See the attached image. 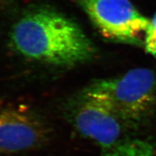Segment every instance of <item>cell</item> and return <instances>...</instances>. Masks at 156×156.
Returning a JSON list of instances; mask_svg holds the SVG:
<instances>
[{
    "label": "cell",
    "instance_id": "cell-1",
    "mask_svg": "<svg viewBox=\"0 0 156 156\" xmlns=\"http://www.w3.org/2000/svg\"><path fill=\"white\" fill-rule=\"evenodd\" d=\"M9 41L23 57L54 67H76L96 54L93 42L77 23L48 7L24 13L12 27Z\"/></svg>",
    "mask_w": 156,
    "mask_h": 156
},
{
    "label": "cell",
    "instance_id": "cell-2",
    "mask_svg": "<svg viewBox=\"0 0 156 156\" xmlns=\"http://www.w3.org/2000/svg\"><path fill=\"white\" fill-rule=\"evenodd\" d=\"M103 93L128 131L145 127L156 116V72L132 69L90 83Z\"/></svg>",
    "mask_w": 156,
    "mask_h": 156
},
{
    "label": "cell",
    "instance_id": "cell-3",
    "mask_svg": "<svg viewBox=\"0 0 156 156\" xmlns=\"http://www.w3.org/2000/svg\"><path fill=\"white\" fill-rule=\"evenodd\" d=\"M69 113L77 131L101 151L112 147L128 136V130L107 98L90 84L76 95Z\"/></svg>",
    "mask_w": 156,
    "mask_h": 156
},
{
    "label": "cell",
    "instance_id": "cell-4",
    "mask_svg": "<svg viewBox=\"0 0 156 156\" xmlns=\"http://www.w3.org/2000/svg\"><path fill=\"white\" fill-rule=\"evenodd\" d=\"M103 38L144 47L151 19L129 0H76Z\"/></svg>",
    "mask_w": 156,
    "mask_h": 156
},
{
    "label": "cell",
    "instance_id": "cell-5",
    "mask_svg": "<svg viewBox=\"0 0 156 156\" xmlns=\"http://www.w3.org/2000/svg\"><path fill=\"white\" fill-rule=\"evenodd\" d=\"M51 129L28 103L0 99V155L24 153L44 147Z\"/></svg>",
    "mask_w": 156,
    "mask_h": 156
},
{
    "label": "cell",
    "instance_id": "cell-6",
    "mask_svg": "<svg viewBox=\"0 0 156 156\" xmlns=\"http://www.w3.org/2000/svg\"><path fill=\"white\" fill-rule=\"evenodd\" d=\"M101 156H153V147L145 140L128 135L112 147L101 151Z\"/></svg>",
    "mask_w": 156,
    "mask_h": 156
},
{
    "label": "cell",
    "instance_id": "cell-7",
    "mask_svg": "<svg viewBox=\"0 0 156 156\" xmlns=\"http://www.w3.org/2000/svg\"><path fill=\"white\" fill-rule=\"evenodd\" d=\"M144 48L147 53L156 58V13L151 19V25L146 34Z\"/></svg>",
    "mask_w": 156,
    "mask_h": 156
}]
</instances>
